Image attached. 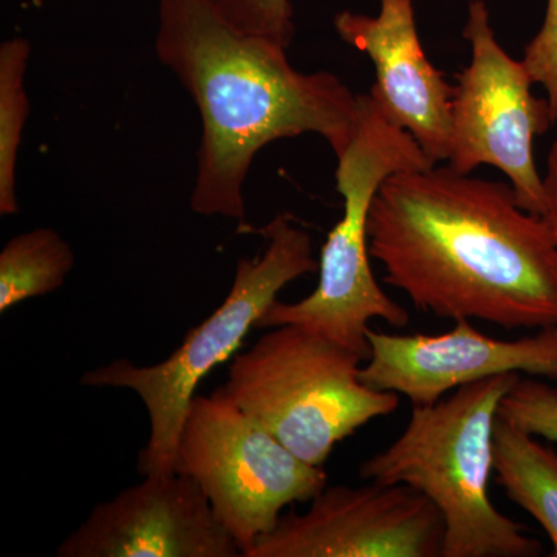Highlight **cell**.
<instances>
[{"label":"cell","instance_id":"obj_1","mask_svg":"<svg viewBox=\"0 0 557 557\" xmlns=\"http://www.w3.org/2000/svg\"><path fill=\"white\" fill-rule=\"evenodd\" d=\"M368 233L383 281L418 310L507 330L557 327L556 237L511 185L448 164L397 172L372 201Z\"/></svg>","mask_w":557,"mask_h":557},{"label":"cell","instance_id":"obj_2","mask_svg":"<svg viewBox=\"0 0 557 557\" xmlns=\"http://www.w3.org/2000/svg\"><path fill=\"white\" fill-rule=\"evenodd\" d=\"M156 53L199 108L201 141L190 208L244 222V185L259 150L321 135L338 156L358 95L329 72L302 73L287 49L230 24L209 0H159Z\"/></svg>","mask_w":557,"mask_h":557},{"label":"cell","instance_id":"obj_3","mask_svg":"<svg viewBox=\"0 0 557 557\" xmlns=\"http://www.w3.org/2000/svg\"><path fill=\"white\" fill-rule=\"evenodd\" d=\"M520 379L505 373L465 384L434 405L413 406L405 432L359 467L361 479L412 487L437 507L445 523L442 557L542 555L541 542L490 497L494 424Z\"/></svg>","mask_w":557,"mask_h":557},{"label":"cell","instance_id":"obj_4","mask_svg":"<svg viewBox=\"0 0 557 557\" xmlns=\"http://www.w3.org/2000/svg\"><path fill=\"white\" fill-rule=\"evenodd\" d=\"M336 159V186L344 212L321 249L318 287L299 302L276 300L256 329L300 325L366 361L372 319H383L395 329L409 324L408 311L383 292L370 267L368 222L372 201L391 175L429 170L437 163L429 159L408 131L383 115L370 94H358L350 141Z\"/></svg>","mask_w":557,"mask_h":557},{"label":"cell","instance_id":"obj_5","mask_svg":"<svg viewBox=\"0 0 557 557\" xmlns=\"http://www.w3.org/2000/svg\"><path fill=\"white\" fill-rule=\"evenodd\" d=\"M259 233L267 239L262 256L239 260L228 296L170 358L143 368L116 359L81 379L83 386L129 388L141 399L150 434L138 456L139 474L174 471L180 432L200 381L236 355L282 288L319 270L310 234L292 215L277 214Z\"/></svg>","mask_w":557,"mask_h":557},{"label":"cell","instance_id":"obj_6","mask_svg":"<svg viewBox=\"0 0 557 557\" xmlns=\"http://www.w3.org/2000/svg\"><path fill=\"white\" fill-rule=\"evenodd\" d=\"M361 362L309 329L277 325L234 357L220 391L300 460L324 467L339 442L398 409V394L362 383Z\"/></svg>","mask_w":557,"mask_h":557},{"label":"cell","instance_id":"obj_7","mask_svg":"<svg viewBox=\"0 0 557 557\" xmlns=\"http://www.w3.org/2000/svg\"><path fill=\"white\" fill-rule=\"evenodd\" d=\"M174 468L199 483L242 557L274 530L285 508L327 486L322 467L296 457L220 387L190 401Z\"/></svg>","mask_w":557,"mask_h":557},{"label":"cell","instance_id":"obj_8","mask_svg":"<svg viewBox=\"0 0 557 557\" xmlns=\"http://www.w3.org/2000/svg\"><path fill=\"white\" fill-rule=\"evenodd\" d=\"M463 38L471 44L472 60L457 76L448 166L463 175L485 164L497 168L520 208L542 215L544 177L533 143L556 124L549 102L531 94L525 64L498 44L485 0L469 2Z\"/></svg>","mask_w":557,"mask_h":557},{"label":"cell","instance_id":"obj_9","mask_svg":"<svg viewBox=\"0 0 557 557\" xmlns=\"http://www.w3.org/2000/svg\"><path fill=\"white\" fill-rule=\"evenodd\" d=\"M437 507L406 485L325 486L288 511L245 557H442Z\"/></svg>","mask_w":557,"mask_h":557},{"label":"cell","instance_id":"obj_10","mask_svg":"<svg viewBox=\"0 0 557 557\" xmlns=\"http://www.w3.org/2000/svg\"><path fill=\"white\" fill-rule=\"evenodd\" d=\"M443 335H388L368 330L370 346L359 379L375 391L405 395L413 406L437 403L449 391L505 373L557 384V327L518 339L483 335L457 319Z\"/></svg>","mask_w":557,"mask_h":557},{"label":"cell","instance_id":"obj_11","mask_svg":"<svg viewBox=\"0 0 557 557\" xmlns=\"http://www.w3.org/2000/svg\"><path fill=\"white\" fill-rule=\"evenodd\" d=\"M58 557H239L199 483L178 471L145 475L62 541Z\"/></svg>","mask_w":557,"mask_h":557},{"label":"cell","instance_id":"obj_12","mask_svg":"<svg viewBox=\"0 0 557 557\" xmlns=\"http://www.w3.org/2000/svg\"><path fill=\"white\" fill-rule=\"evenodd\" d=\"M333 25L344 42L375 65L370 97L383 115L408 131L429 159L448 161L456 87L424 53L413 0H380L376 16L339 11Z\"/></svg>","mask_w":557,"mask_h":557},{"label":"cell","instance_id":"obj_13","mask_svg":"<svg viewBox=\"0 0 557 557\" xmlns=\"http://www.w3.org/2000/svg\"><path fill=\"white\" fill-rule=\"evenodd\" d=\"M493 468L496 483L512 504L544 528L557 557V454L530 432L497 417Z\"/></svg>","mask_w":557,"mask_h":557},{"label":"cell","instance_id":"obj_14","mask_svg":"<svg viewBox=\"0 0 557 557\" xmlns=\"http://www.w3.org/2000/svg\"><path fill=\"white\" fill-rule=\"evenodd\" d=\"M73 267V249L58 231L36 228L13 237L0 251V313L57 292Z\"/></svg>","mask_w":557,"mask_h":557},{"label":"cell","instance_id":"obj_15","mask_svg":"<svg viewBox=\"0 0 557 557\" xmlns=\"http://www.w3.org/2000/svg\"><path fill=\"white\" fill-rule=\"evenodd\" d=\"M28 40L14 38L0 46V215H16L17 156L30 101L25 91V72L30 60Z\"/></svg>","mask_w":557,"mask_h":557},{"label":"cell","instance_id":"obj_16","mask_svg":"<svg viewBox=\"0 0 557 557\" xmlns=\"http://www.w3.org/2000/svg\"><path fill=\"white\" fill-rule=\"evenodd\" d=\"M497 417L534 437L557 443V387L523 376L502 399Z\"/></svg>","mask_w":557,"mask_h":557},{"label":"cell","instance_id":"obj_17","mask_svg":"<svg viewBox=\"0 0 557 557\" xmlns=\"http://www.w3.org/2000/svg\"><path fill=\"white\" fill-rule=\"evenodd\" d=\"M230 24L249 35L281 44L295 39V9L292 0H209Z\"/></svg>","mask_w":557,"mask_h":557},{"label":"cell","instance_id":"obj_18","mask_svg":"<svg viewBox=\"0 0 557 557\" xmlns=\"http://www.w3.org/2000/svg\"><path fill=\"white\" fill-rule=\"evenodd\" d=\"M523 64L533 84L547 91L553 119L557 124V0H548L544 24L525 47Z\"/></svg>","mask_w":557,"mask_h":557},{"label":"cell","instance_id":"obj_19","mask_svg":"<svg viewBox=\"0 0 557 557\" xmlns=\"http://www.w3.org/2000/svg\"><path fill=\"white\" fill-rule=\"evenodd\" d=\"M545 211L542 218L547 220L557 242V139L549 149L547 172L544 177Z\"/></svg>","mask_w":557,"mask_h":557}]
</instances>
